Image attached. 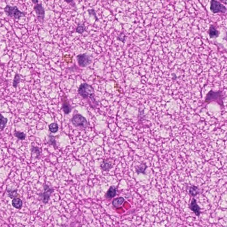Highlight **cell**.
I'll list each match as a JSON object with an SVG mask.
<instances>
[{
  "instance_id": "6da1fadb",
  "label": "cell",
  "mask_w": 227,
  "mask_h": 227,
  "mask_svg": "<svg viewBox=\"0 0 227 227\" xmlns=\"http://www.w3.org/2000/svg\"><path fill=\"white\" fill-rule=\"evenodd\" d=\"M78 92L79 94L84 99H91L93 101H96L95 99V91L91 85L88 83H82L79 87Z\"/></svg>"
},
{
  "instance_id": "7a4b0ae2",
  "label": "cell",
  "mask_w": 227,
  "mask_h": 227,
  "mask_svg": "<svg viewBox=\"0 0 227 227\" xmlns=\"http://www.w3.org/2000/svg\"><path fill=\"white\" fill-rule=\"evenodd\" d=\"M4 11L8 17H14L17 20L25 17L26 15L25 12L19 10L17 6H11L9 5L5 7Z\"/></svg>"
},
{
  "instance_id": "3957f363",
  "label": "cell",
  "mask_w": 227,
  "mask_h": 227,
  "mask_svg": "<svg viewBox=\"0 0 227 227\" xmlns=\"http://www.w3.org/2000/svg\"><path fill=\"white\" fill-rule=\"evenodd\" d=\"M71 121L73 124L77 127L80 126L84 128H86L88 126V122L86 119L82 115L79 114L75 115Z\"/></svg>"
},
{
  "instance_id": "277c9868",
  "label": "cell",
  "mask_w": 227,
  "mask_h": 227,
  "mask_svg": "<svg viewBox=\"0 0 227 227\" xmlns=\"http://www.w3.org/2000/svg\"><path fill=\"white\" fill-rule=\"evenodd\" d=\"M43 188L44 192L40 193L39 196L42 201L46 204L48 203L52 194L54 192V189L46 184L44 185Z\"/></svg>"
},
{
  "instance_id": "5b68a950",
  "label": "cell",
  "mask_w": 227,
  "mask_h": 227,
  "mask_svg": "<svg viewBox=\"0 0 227 227\" xmlns=\"http://www.w3.org/2000/svg\"><path fill=\"white\" fill-rule=\"evenodd\" d=\"M210 10L214 13H225L227 12L226 7L219 1L212 0L211 1Z\"/></svg>"
},
{
  "instance_id": "8992f818",
  "label": "cell",
  "mask_w": 227,
  "mask_h": 227,
  "mask_svg": "<svg viewBox=\"0 0 227 227\" xmlns=\"http://www.w3.org/2000/svg\"><path fill=\"white\" fill-rule=\"evenodd\" d=\"M77 58L79 65L82 68L87 67L92 62L90 57L86 53L79 54L77 56Z\"/></svg>"
},
{
  "instance_id": "52a82bcc",
  "label": "cell",
  "mask_w": 227,
  "mask_h": 227,
  "mask_svg": "<svg viewBox=\"0 0 227 227\" xmlns=\"http://www.w3.org/2000/svg\"><path fill=\"white\" fill-rule=\"evenodd\" d=\"M34 9L39 21L43 23L45 17V10L42 4L41 3L36 4L34 7Z\"/></svg>"
},
{
  "instance_id": "ba28073f",
  "label": "cell",
  "mask_w": 227,
  "mask_h": 227,
  "mask_svg": "<svg viewBox=\"0 0 227 227\" xmlns=\"http://www.w3.org/2000/svg\"><path fill=\"white\" fill-rule=\"evenodd\" d=\"M222 96V92L220 91H210L207 95L205 101L206 103H210L212 101H216L220 99Z\"/></svg>"
},
{
  "instance_id": "9c48e42d",
  "label": "cell",
  "mask_w": 227,
  "mask_h": 227,
  "mask_svg": "<svg viewBox=\"0 0 227 227\" xmlns=\"http://www.w3.org/2000/svg\"><path fill=\"white\" fill-rule=\"evenodd\" d=\"M189 208L197 216H200L201 214V208L197 204V200L194 198H193L191 201L189 206Z\"/></svg>"
},
{
  "instance_id": "30bf717a",
  "label": "cell",
  "mask_w": 227,
  "mask_h": 227,
  "mask_svg": "<svg viewBox=\"0 0 227 227\" xmlns=\"http://www.w3.org/2000/svg\"><path fill=\"white\" fill-rule=\"evenodd\" d=\"M117 194V189L115 186H111L108 189L106 194V197L107 199L113 198Z\"/></svg>"
},
{
  "instance_id": "8fae6325",
  "label": "cell",
  "mask_w": 227,
  "mask_h": 227,
  "mask_svg": "<svg viewBox=\"0 0 227 227\" xmlns=\"http://www.w3.org/2000/svg\"><path fill=\"white\" fill-rule=\"evenodd\" d=\"M62 109L63 111L66 115H68L72 111V107L70 105L69 103L67 101V99H65L63 101Z\"/></svg>"
},
{
  "instance_id": "7c38bea8",
  "label": "cell",
  "mask_w": 227,
  "mask_h": 227,
  "mask_svg": "<svg viewBox=\"0 0 227 227\" xmlns=\"http://www.w3.org/2000/svg\"><path fill=\"white\" fill-rule=\"evenodd\" d=\"M209 34L210 38H216L218 37L219 32L214 26L211 25L209 30Z\"/></svg>"
},
{
  "instance_id": "4fadbf2b",
  "label": "cell",
  "mask_w": 227,
  "mask_h": 227,
  "mask_svg": "<svg viewBox=\"0 0 227 227\" xmlns=\"http://www.w3.org/2000/svg\"><path fill=\"white\" fill-rule=\"evenodd\" d=\"M12 205L15 209L21 210L23 206L22 201L19 198H15L12 200Z\"/></svg>"
},
{
  "instance_id": "5bb4252c",
  "label": "cell",
  "mask_w": 227,
  "mask_h": 227,
  "mask_svg": "<svg viewBox=\"0 0 227 227\" xmlns=\"http://www.w3.org/2000/svg\"><path fill=\"white\" fill-rule=\"evenodd\" d=\"M113 165L112 163L106 160L103 161V163L101 164L100 167L104 171H107L110 170L112 168Z\"/></svg>"
},
{
  "instance_id": "9a60e30c",
  "label": "cell",
  "mask_w": 227,
  "mask_h": 227,
  "mask_svg": "<svg viewBox=\"0 0 227 227\" xmlns=\"http://www.w3.org/2000/svg\"><path fill=\"white\" fill-rule=\"evenodd\" d=\"M124 201L125 199L124 197H120L113 200L112 201V205L115 207L119 208L124 203Z\"/></svg>"
},
{
  "instance_id": "2e32d148",
  "label": "cell",
  "mask_w": 227,
  "mask_h": 227,
  "mask_svg": "<svg viewBox=\"0 0 227 227\" xmlns=\"http://www.w3.org/2000/svg\"><path fill=\"white\" fill-rule=\"evenodd\" d=\"M6 191H7V193H8V197L11 199H14L15 198L17 197L19 195L17 193V189H7Z\"/></svg>"
},
{
  "instance_id": "e0dca14e",
  "label": "cell",
  "mask_w": 227,
  "mask_h": 227,
  "mask_svg": "<svg viewBox=\"0 0 227 227\" xmlns=\"http://www.w3.org/2000/svg\"><path fill=\"white\" fill-rule=\"evenodd\" d=\"M199 190L198 188L195 185H192L189 187V193L192 197H195L198 194Z\"/></svg>"
},
{
  "instance_id": "ac0fdd59",
  "label": "cell",
  "mask_w": 227,
  "mask_h": 227,
  "mask_svg": "<svg viewBox=\"0 0 227 227\" xmlns=\"http://www.w3.org/2000/svg\"><path fill=\"white\" fill-rule=\"evenodd\" d=\"M8 122V119L4 117L0 113V130H3L6 127Z\"/></svg>"
},
{
  "instance_id": "d6986e66",
  "label": "cell",
  "mask_w": 227,
  "mask_h": 227,
  "mask_svg": "<svg viewBox=\"0 0 227 227\" xmlns=\"http://www.w3.org/2000/svg\"><path fill=\"white\" fill-rule=\"evenodd\" d=\"M21 79L20 75L18 73H16L14 77L13 80V87L14 88H17L19 83L21 82Z\"/></svg>"
},
{
  "instance_id": "ffe728a7",
  "label": "cell",
  "mask_w": 227,
  "mask_h": 227,
  "mask_svg": "<svg viewBox=\"0 0 227 227\" xmlns=\"http://www.w3.org/2000/svg\"><path fill=\"white\" fill-rule=\"evenodd\" d=\"M31 151L32 155L34 156L35 155V157L36 158H38L39 157L40 154V151L38 147L32 146L31 149Z\"/></svg>"
},
{
  "instance_id": "44dd1931",
  "label": "cell",
  "mask_w": 227,
  "mask_h": 227,
  "mask_svg": "<svg viewBox=\"0 0 227 227\" xmlns=\"http://www.w3.org/2000/svg\"><path fill=\"white\" fill-rule=\"evenodd\" d=\"M49 130L52 133H55L59 130V126L56 122H53L49 125Z\"/></svg>"
},
{
  "instance_id": "7402d4cb",
  "label": "cell",
  "mask_w": 227,
  "mask_h": 227,
  "mask_svg": "<svg viewBox=\"0 0 227 227\" xmlns=\"http://www.w3.org/2000/svg\"><path fill=\"white\" fill-rule=\"evenodd\" d=\"M14 135L18 138V139L21 140H25L26 136V134L24 133V132L17 131H15L14 132Z\"/></svg>"
},
{
  "instance_id": "603a6c76",
  "label": "cell",
  "mask_w": 227,
  "mask_h": 227,
  "mask_svg": "<svg viewBox=\"0 0 227 227\" xmlns=\"http://www.w3.org/2000/svg\"><path fill=\"white\" fill-rule=\"evenodd\" d=\"M85 30H86V28L83 24H79L78 25L76 28V32L79 34H83Z\"/></svg>"
},
{
  "instance_id": "cb8c5ba5",
  "label": "cell",
  "mask_w": 227,
  "mask_h": 227,
  "mask_svg": "<svg viewBox=\"0 0 227 227\" xmlns=\"http://www.w3.org/2000/svg\"><path fill=\"white\" fill-rule=\"evenodd\" d=\"M48 142L49 145L53 146L54 148H56V144L55 138L52 135H50L48 136Z\"/></svg>"
},
{
  "instance_id": "d4e9b609",
  "label": "cell",
  "mask_w": 227,
  "mask_h": 227,
  "mask_svg": "<svg viewBox=\"0 0 227 227\" xmlns=\"http://www.w3.org/2000/svg\"><path fill=\"white\" fill-rule=\"evenodd\" d=\"M146 168H147V167L146 165H145L144 167H139L138 168L136 169V172L138 174H139L140 173H145V170H146Z\"/></svg>"
},
{
  "instance_id": "484cf974",
  "label": "cell",
  "mask_w": 227,
  "mask_h": 227,
  "mask_svg": "<svg viewBox=\"0 0 227 227\" xmlns=\"http://www.w3.org/2000/svg\"><path fill=\"white\" fill-rule=\"evenodd\" d=\"M88 13H89V15H92V16L95 17L96 19V20H98V17H97V16H96V13H95V9H91L88 10Z\"/></svg>"
},
{
  "instance_id": "4316f807",
  "label": "cell",
  "mask_w": 227,
  "mask_h": 227,
  "mask_svg": "<svg viewBox=\"0 0 227 227\" xmlns=\"http://www.w3.org/2000/svg\"><path fill=\"white\" fill-rule=\"evenodd\" d=\"M38 1H36V0L35 1H34V0H32V2H33L34 4H35L36 5V4H38Z\"/></svg>"
}]
</instances>
